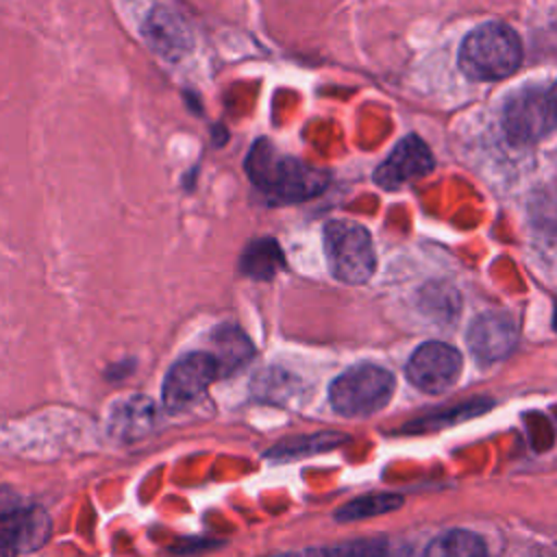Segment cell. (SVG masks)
I'll list each match as a JSON object with an SVG mask.
<instances>
[{
    "label": "cell",
    "instance_id": "cell-1",
    "mask_svg": "<svg viewBox=\"0 0 557 557\" xmlns=\"http://www.w3.org/2000/svg\"><path fill=\"white\" fill-rule=\"evenodd\" d=\"M246 174L265 196L274 200H305L318 196L329 174L296 157L281 154L268 139H259L246 157Z\"/></svg>",
    "mask_w": 557,
    "mask_h": 557
},
{
    "label": "cell",
    "instance_id": "cell-2",
    "mask_svg": "<svg viewBox=\"0 0 557 557\" xmlns=\"http://www.w3.org/2000/svg\"><path fill=\"white\" fill-rule=\"evenodd\" d=\"M522 63V41L503 22H487L470 30L459 48V67L472 81H500Z\"/></svg>",
    "mask_w": 557,
    "mask_h": 557
},
{
    "label": "cell",
    "instance_id": "cell-3",
    "mask_svg": "<svg viewBox=\"0 0 557 557\" xmlns=\"http://www.w3.org/2000/svg\"><path fill=\"white\" fill-rule=\"evenodd\" d=\"M394 374L374 363H359L342 372L329 387L331 407L346 418L381 411L394 394Z\"/></svg>",
    "mask_w": 557,
    "mask_h": 557
},
{
    "label": "cell",
    "instance_id": "cell-4",
    "mask_svg": "<svg viewBox=\"0 0 557 557\" xmlns=\"http://www.w3.org/2000/svg\"><path fill=\"white\" fill-rule=\"evenodd\" d=\"M324 252L331 274L348 285L366 283L376 268L372 237L355 220H331L324 226Z\"/></svg>",
    "mask_w": 557,
    "mask_h": 557
},
{
    "label": "cell",
    "instance_id": "cell-5",
    "mask_svg": "<svg viewBox=\"0 0 557 557\" xmlns=\"http://www.w3.org/2000/svg\"><path fill=\"white\" fill-rule=\"evenodd\" d=\"M500 122L509 141L533 144L557 126V100L544 87H522L505 102Z\"/></svg>",
    "mask_w": 557,
    "mask_h": 557
},
{
    "label": "cell",
    "instance_id": "cell-6",
    "mask_svg": "<svg viewBox=\"0 0 557 557\" xmlns=\"http://www.w3.org/2000/svg\"><path fill=\"white\" fill-rule=\"evenodd\" d=\"M461 366V355L450 344L424 342L411 352L405 374L420 392L442 394L457 383Z\"/></svg>",
    "mask_w": 557,
    "mask_h": 557
},
{
    "label": "cell",
    "instance_id": "cell-7",
    "mask_svg": "<svg viewBox=\"0 0 557 557\" xmlns=\"http://www.w3.org/2000/svg\"><path fill=\"white\" fill-rule=\"evenodd\" d=\"M220 376L218 363L211 352H189L181 357L163 381V405L178 411L196 403L209 385Z\"/></svg>",
    "mask_w": 557,
    "mask_h": 557
},
{
    "label": "cell",
    "instance_id": "cell-8",
    "mask_svg": "<svg viewBox=\"0 0 557 557\" xmlns=\"http://www.w3.org/2000/svg\"><path fill=\"white\" fill-rule=\"evenodd\" d=\"M52 522L41 507H13L0 511V557H17L46 544Z\"/></svg>",
    "mask_w": 557,
    "mask_h": 557
},
{
    "label": "cell",
    "instance_id": "cell-9",
    "mask_svg": "<svg viewBox=\"0 0 557 557\" xmlns=\"http://www.w3.org/2000/svg\"><path fill=\"white\" fill-rule=\"evenodd\" d=\"M466 339L472 357L487 366L505 359L516 348L518 326L505 311H485L472 320Z\"/></svg>",
    "mask_w": 557,
    "mask_h": 557
},
{
    "label": "cell",
    "instance_id": "cell-10",
    "mask_svg": "<svg viewBox=\"0 0 557 557\" xmlns=\"http://www.w3.org/2000/svg\"><path fill=\"white\" fill-rule=\"evenodd\" d=\"M433 168L435 159L431 148L418 135H407L374 170V181L383 189H396L413 178L426 176Z\"/></svg>",
    "mask_w": 557,
    "mask_h": 557
},
{
    "label": "cell",
    "instance_id": "cell-11",
    "mask_svg": "<svg viewBox=\"0 0 557 557\" xmlns=\"http://www.w3.org/2000/svg\"><path fill=\"white\" fill-rule=\"evenodd\" d=\"M144 37L154 52L170 61L183 57L191 44L183 20L163 7L154 9L144 22Z\"/></svg>",
    "mask_w": 557,
    "mask_h": 557
},
{
    "label": "cell",
    "instance_id": "cell-12",
    "mask_svg": "<svg viewBox=\"0 0 557 557\" xmlns=\"http://www.w3.org/2000/svg\"><path fill=\"white\" fill-rule=\"evenodd\" d=\"M154 403L148 396H128L120 400L109 416V433L122 442L144 437L154 426Z\"/></svg>",
    "mask_w": 557,
    "mask_h": 557
},
{
    "label": "cell",
    "instance_id": "cell-13",
    "mask_svg": "<svg viewBox=\"0 0 557 557\" xmlns=\"http://www.w3.org/2000/svg\"><path fill=\"white\" fill-rule=\"evenodd\" d=\"M213 359L218 363L220 374H231L239 370L244 363H248V359L255 352L250 339L237 326L218 329L213 335Z\"/></svg>",
    "mask_w": 557,
    "mask_h": 557
},
{
    "label": "cell",
    "instance_id": "cell-14",
    "mask_svg": "<svg viewBox=\"0 0 557 557\" xmlns=\"http://www.w3.org/2000/svg\"><path fill=\"white\" fill-rule=\"evenodd\" d=\"M424 557H487V546L468 529H448L431 540Z\"/></svg>",
    "mask_w": 557,
    "mask_h": 557
},
{
    "label": "cell",
    "instance_id": "cell-15",
    "mask_svg": "<svg viewBox=\"0 0 557 557\" xmlns=\"http://www.w3.org/2000/svg\"><path fill=\"white\" fill-rule=\"evenodd\" d=\"M283 255L276 242L270 237L255 239L242 255V272L259 281L272 278L278 272V268H283Z\"/></svg>",
    "mask_w": 557,
    "mask_h": 557
},
{
    "label": "cell",
    "instance_id": "cell-16",
    "mask_svg": "<svg viewBox=\"0 0 557 557\" xmlns=\"http://www.w3.org/2000/svg\"><path fill=\"white\" fill-rule=\"evenodd\" d=\"M400 505H403L400 494H392V492L363 494V496H357V498L348 500L346 505H342L335 511V520L337 522H355V520H363V518H372V516H383L387 511L398 509Z\"/></svg>",
    "mask_w": 557,
    "mask_h": 557
},
{
    "label": "cell",
    "instance_id": "cell-17",
    "mask_svg": "<svg viewBox=\"0 0 557 557\" xmlns=\"http://www.w3.org/2000/svg\"><path fill=\"white\" fill-rule=\"evenodd\" d=\"M344 433H315L307 437H298L292 442H281L276 448L268 450V457H294V455H309L326 448H335L344 442Z\"/></svg>",
    "mask_w": 557,
    "mask_h": 557
},
{
    "label": "cell",
    "instance_id": "cell-18",
    "mask_svg": "<svg viewBox=\"0 0 557 557\" xmlns=\"http://www.w3.org/2000/svg\"><path fill=\"white\" fill-rule=\"evenodd\" d=\"M387 542L381 537H359L326 546L322 557H385Z\"/></svg>",
    "mask_w": 557,
    "mask_h": 557
},
{
    "label": "cell",
    "instance_id": "cell-19",
    "mask_svg": "<svg viewBox=\"0 0 557 557\" xmlns=\"http://www.w3.org/2000/svg\"><path fill=\"white\" fill-rule=\"evenodd\" d=\"M485 409H490V403H479V400H470V403H466V405H461V407H457L455 411H440V413H433V416H424V418H420L416 424H411V426H407V431H426V429H437V426H446V424H450V422H457V420H466V418H470V416H476V413H481V411H485Z\"/></svg>",
    "mask_w": 557,
    "mask_h": 557
},
{
    "label": "cell",
    "instance_id": "cell-20",
    "mask_svg": "<svg viewBox=\"0 0 557 557\" xmlns=\"http://www.w3.org/2000/svg\"><path fill=\"white\" fill-rule=\"evenodd\" d=\"M274 557H296V555H274Z\"/></svg>",
    "mask_w": 557,
    "mask_h": 557
},
{
    "label": "cell",
    "instance_id": "cell-21",
    "mask_svg": "<svg viewBox=\"0 0 557 557\" xmlns=\"http://www.w3.org/2000/svg\"><path fill=\"white\" fill-rule=\"evenodd\" d=\"M553 96H555V100H557V85H555V89H553Z\"/></svg>",
    "mask_w": 557,
    "mask_h": 557
},
{
    "label": "cell",
    "instance_id": "cell-22",
    "mask_svg": "<svg viewBox=\"0 0 557 557\" xmlns=\"http://www.w3.org/2000/svg\"><path fill=\"white\" fill-rule=\"evenodd\" d=\"M555 329H557V309H555Z\"/></svg>",
    "mask_w": 557,
    "mask_h": 557
}]
</instances>
